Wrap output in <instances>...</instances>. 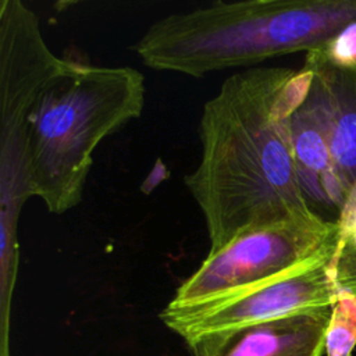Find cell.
<instances>
[{"label":"cell","instance_id":"2","mask_svg":"<svg viewBox=\"0 0 356 356\" xmlns=\"http://www.w3.org/2000/svg\"><path fill=\"white\" fill-rule=\"evenodd\" d=\"M356 24V0L216 1L153 22L132 46L143 64L193 78L325 46Z\"/></svg>","mask_w":356,"mask_h":356},{"label":"cell","instance_id":"6","mask_svg":"<svg viewBox=\"0 0 356 356\" xmlns=\"http://www.w3.org/2000/svg\"><path fill=\"white\" fill-rule=\"evenodd\" d=\"M335 249L337 243L286 273L211 303L195 307L167 305L160 318L191 345L209 334L332 307L339 295L331 264Z\"/></svg>","mask_w":356,"mask_h":356},{"label":"cell","instance_id":"12","mask_svg":"<svg viewBox=\"0 0 356 356\" xmlns=\"http://www.w3.org/2000/svg\"><path fill=\"white\" fill-rule=\"evenodd\" d=\"M331 264L338 291L356 296V249L337 243Z\"/></svg>","mask_w":356,"mask_h":356},{"label":"cell","instance_id":"8","mask_svg":"<svg viewBox=\"0 0 356 356\" xmlns=\"http://www.w3.org/2000/svg\"><path fill=\"white\" fill-rule=\"evenodd\" d=\"M313 79L309 97L325 125L337 179L348 196L356 182V68L328 63L317 50L306 53Z\"/></svg>","mask_w":356,"mask_h":356},{"label":"cell","instance_id":"5","mask_svg":"<svg viewBox=\"0 0 356 356\" xmlns=\"http://www.w3.org/2000/svg\"><path fill=\"white\" fill-rule=\"evenodd\" d=\"M338 241L337 222L318 213L249 229L214 253L175 291L171 307L211 303L286 273Z\"/></svg>","mask_w":356,"mask_h":356},{"label":"cell","instance_id":"13","mask_svg":"<svg viewBox=\"0 0 356 356\" xmlns=\"http://www.w3.org/2000/svg\"><path fill=\"white\" fill-rule=\"evenodd\" d=\"M335 222L338 225V246L356 249V182L350 188Z\"/></svg>","mask_w":356,"mask_h":356},{"label":"cell","instance_id":"1","mask_svg":"<svg viewBox=\"0 0 356 356\" xmlns=\"http://www.w3.org/2000/svg\"><path fill=\"white\" fill-rule=\"evenodd\" d=\"M313 74L252 67L227 78L202 111L197 167L185 185L199 206L209 253L253 228L312 216L298 175L291 117Z\"/></svg>","mask_w":356,"mask_h":356},{"label":"cell","instance_id":"9","mask_svg":"<svg viewBox=\"0 0 356 356\" xmlns=\"http://www.w3.org/2000/svg\"><path fill=\"white\" fill-rule=\"evenodd\" d=\"M291 136L300 186L309 206L332 207L339 214L346 196L334 172L325 125L309 93L291 117Z\"/></svg>","mask_w":356,"mask_h":356},{"label":"cell","instance_id":"11","mask_svg":"<svg viewBox=\"0 0 356 356\" xmlns=\"http://www.w3.org/2000/svg\"><path fill=\"white\" fill-rule=\"evenodd\" d=\"M316 50L332 65L356 68V24L346 26L325 46Z\"/></svg>","mask_w":356,"mask_h":356},{"label":"cell","instance_id":"4","mask_svg":"<svg viewBox=\"0 0 356 356\" xmlns=\"http://www.w3.org/2000/svg\"><path fill=\"white\" fill-rule=\"evenodd\" d=\"M71 60L46 44L36 14L19 0L0 3V218L18 222L31 197L26 135L32 111Z\"/></svg>","mask_w":356,"mask_h":356},{"label":"cell","instance_id":"10","mask_svg":"<svg viewBox=\"0 0 356 356\" xmlns=\"http://www.w3.org/2000/svg\"><path fill=\"white\" fill-rule=\"evenodd\" d=\"M356 345V296L339 292L324 337L325 356H352Z\"/></svg>","mask_w":356,"mask_h":356},{"label":"cell","instance_id":"7","mask_svg":"<svg viewBox=\"0 0 356 356\" xmlns=\"http://www.w3.org/2000/svg\"><path fill=\"white\" fill-rule=\"evenodd\" d=\"M331 309L204 335L188 345L191 356H321Z\"/></svg>","mask_w":356,"mask_h":356},{"label":"cell","instance_id":"3","mask_svg":"<svg viewBox=\"0 0 356 356\" xmlns=\"http://www.w3.org/2000/svg\"><path fill=\"white\" fill-rule=\"evenodd\" d=\"M145 96V78L135 68L71 61L43 93L28 124L31 196L53 214L79 204L96 147L142 114Z\"/></svg>","mask_w":356,"mask_h":356}]
</instances>
